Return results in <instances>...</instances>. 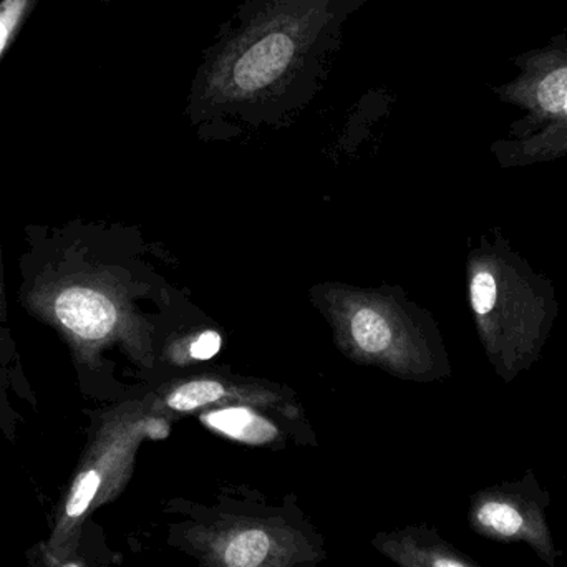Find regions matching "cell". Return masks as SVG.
<instances>
[{
	"instance_id": "13",
	"label": "cell",
	"mask_w": 567,
	"mask_h": 567,
	"mask_svg": "<svg viewBox=\"0 0 567 567\" xmlns=\"http://www.w3.org/2000/svg\"><path fill=\"white\" fill-rule=\"evenodd\" d=\"M221 349V336L218 332H205L193 342L189 353L196 360H209Z\"/></svg>"
},
{
	"instance_id": "1",
	"label": "cell",
	"mask_w": 567,
	"mask_h": 567,
	"mask_svg": "<svg viewBox=\"0 0 567 567\" xmlns=\"http://www.w3.org/2000/svg\"><path fill=\"white\" fill-rule=\"evenodd\" d=\"M363 0H249L203 63L216 102H252L323 72Z\"/></svg>"
},
{
	"instance_id": "5",
	"label": "cell",
	"mask_w": 567,
	"mask_h": 567,
	"mask_svg": "<svg viewBox=\"0 0 567 567\" xmlns=\"http://www.w3.org/2000/svg\"><path fill=\"white\" fill-rule=\"evenodd\" d=\"M183 545L205 567H307L309 543L278 519L223 518L192 525Z\"/></svg>"
},
{
	"instance_id": "2",
	"label": "cell",
	"mask_w": 567,
	"mask_h": 567,
	"mask_svg": "<svg viewBox=\"0 0 567 567\" xmlns=\"http://www.w3.org/2000/svg\"><path fill=\"white\" fill-rule=\"evenodd\" d=\"M470 302L496 372L512 382L548 340L558 316L555 287L496 235L470 271Z\"/></svg>"
},
{
	"instance_id": "8",
	"label": "cell",
	"mask_w": 567,
	"mask_h": 567,
	"mask_svg": "<svg viewBox=\"0 0 567 567\" xmlns=\"http://www.w3.org/2000/svg\"><path fill=\"white\" fill-rule=\"evenodd\" d=\"M373 545L400 567H476L435 536L416 529L379 536Z\"/></svg>"
},
{
	"instance_id": "9",
	"label": "cell",
	"mask_w": 567,
	"mask_h": 567,
	"mask_svg": "<svg viewBox=\"0 0 567 567\" xmlns=\"http://www.w3.org/2000/svg\"><path fill=\"white\" fill-rule=\"evenodd\" d=\"M206 423L218 432L243 442L262 443L275 435V429L248 409L219 410L206 416Z\"/></svg>"
},
{
	"instance_id": "7",
	"label": "cell",
	"mask_w": 567,
	"mask_h": 567,
	"mask_svg": "<svg viewBox=\"0 0 567 567\" xmlns=\"http://www.w3.org/2000/svg\"><path fill=\"white\" fill-rule=\"evenodd\" d=\"M470 522L476 533L502 543H525L549 567L556 566V548L545 509L515 489L493 488L473 499Z\"/></svg>"
},
{
	"instance_id": "15",
	"label": "cell",
	"mask_w": 567,
	"mask_h": 567,
	"mask_svg": "<svg viewBox=\"0 0 567 567\" xmlns=\"http://www.w3.org/2000/svg\"><path fill=\"white\" fill-rule=\"evenodd\" d=\"M3 319V287H2V269H0V320Z\"/></svg>"
},
{
	"instance_id": "12",
	"label": "cell",
	"mask_w": 567,
	"mask_h": 567,
	"mask_svg": "<svg viewBox=\"0 0 567 567\" xmlns=\"http://www.w3.org/2000/svg\"><path fill=\"white\" fill-rule=\"evenodd\" d=\"M37 0H0V59L16 39Z\"/></svg>"
},
{
	"instance_id": "11",
	"label": "cell",
	"mask_w": 567,
	"mask_h": 567,
	"mask_svg": "<svg viewBox=\"0 0 567 567\" xmlns=\"http://www.w3.org/2000/svg\"><path fill=\"white\" fill-rule=\"evenodd\" d=\"M225 395L221 383L213 380L186 383L168 396L169 409L176 412H192L203 405L216 402Z\"/></svg>"
},
{
	"instance_id": "4",
	"label": "cell",
	"mask_w": 567,
	"mask_h": 567,
	"mask_svg": "<svg viewBox=\"0 0 567 567\" xmlns=\"http://www.w3.org/2000/svg\"><path fill=\"white\" fill-rule=\"evenodd\" d=\"M150 423H113L100 429L70 482L53 519L45 546V563H56L76 549L83 523L100 506L113 502L132 473L140 439L155 435Z\"/></svg>"
},
{
	"instance_id": "6",
	"label": "cell",
	"mask_w": 567,
	"mask_h": 567,
	"mask_svg": "<svg viewBox=\"0 0 567 567\" xmlns=\"http://www.w3.org/2000/svg\"><path fill=\"white\" fill-rule=\"evenodd\" d=\"M27 306L62 333L82 363L92 362L120 326L113 296L99 284L72 276L37 286L27 297Z\"/></svg>"
},
{
	"instance_id": "14",
	"label": "cell",
	"mask_w": 567,
	"mask_h": 567,
	"mask_svg": "<svg viewBox=\"0 0 567 567\" xmlns=\"http://www.w3.org/2000/svg\"><path fill=\"white\" fill-rule=\"evenodd\" d=\"M49 567H86L85 563L80 561L79 558H73V555L65 556V558L60 559L56 563H47Z\"/></svg>"
},
{
	"instance_id": "3",
	"label": "cell",
	"mask_w": 567,
	"mask_h": 567,
	"mask_svg": "<svg viewBox=\"0 0 567 567\" xmlns=\"http://www.w3.org/2000/svg\"><path fill=\"white\" fill-rule=\"evenodd\" d=\"M512 80L493 86L523 116L493 145L502 166L535 165L567 155V27L545 45L513 59Z\"/></svg>"
},
{
	"instance_id": "10",
	"label": "cell",
	"mask_w": 567,
	"mask_h": 567,
	"mask_svg": "<svg viewBox=\"0 0 567 567\" xmlns=\"http://www.w3.org/2000/svg\"><path fill=\"white\" fill-rule=\"evenodd\" d=\"M352 337L360 349L369 353H379L389 349L392 330L382 313L373 309H360L350 322Z\"/></svg>"
}]
</instances>
